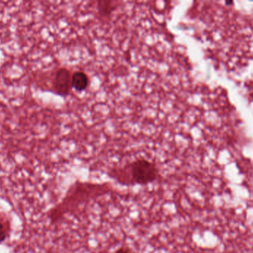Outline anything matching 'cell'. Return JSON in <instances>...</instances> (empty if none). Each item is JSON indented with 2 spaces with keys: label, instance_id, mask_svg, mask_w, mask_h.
I'll use <instances>...</instances> for the list:
<instances>
[{
  "label": "cell",
  "instance_id": "cell-4",
  "mask_svg": "<svg viewBox=\"0 0 253 253\" xmlns=\"http://www.w3.org/2000/svg\"><path fill=\"white\" fill-rule=\"evenodd\" d=\"M89 85L88 76L81 71L74 72L72 75V87L77 92H84Z\"/></svg>",
  "mask_w": 253,
  "mask_h": 253
},
{
  "label": "cell",
  "instance_id": "cell-5",
  "mask_svg": "<svg viewBox=\"0 0 253 253\" xmlns=\"http://www.w3.org/2000/svg\"><path fill=\"white\" fill-rule=\"evenodd\" d=\"M117 8V5L114 1L101 0L98 1L97 10L99 15L103 17H108L112 14L113 12Z\"/></svg>",
  "mask_w": 253,
  "mask_h": 253
},
{
  "label": "cell",
  "instance_id": "cell-8",
  "mask_svg": "<svg viewBox=\"0 0 253 253\" xmlns=\"http://www.w3.org/2000/svg\"><path fill=\"white\" fill-rule=\"evenodd\" d=\"M225 3L226 4H227V5H232V4H234V2H233V1H226Z\"/></svg>",
  "mask_w": 253,
  "mask_h": 253
},
{
  "label": "cell",
  "instance_id": "cell-2",
  "mask_svg": "<svg viewBox=\"0 0 253 253\" xmlns=\"http://www.w3.org/2000/svg\"><path fill=\"white\" fill-rule=\"evenodd\" d=\"M111 190L108 184L77 181L61 203L60 215L78 212L92 201L108 194Z\"/></svg>",
  "mask_w": 253,
  "mask_h": 253
},
{
  "label": "cell",
  "instance_id": "cell-6",
  "mask_svg": "<svg viewBox=\"0 0 253 253\" xmlns=\"http://www.w3.org/2000/svg\"><path fill=\"white\" fill-rule=\"evenodd\" d=\"M112 253H138L134 251L132 248L127 246V245H122L115 250Z\"/></svg>",
  "mask_w": 253,
  "mask_h": 253
},
{
  "label": "cell",
  "instance_id": "cell-7",
  "mask_svg": "<svg viewBox=\"0 0 253 253\" xmlns=\"http://www.w3.org/2000/svg\"><path fill=\"white\" fill-rule=\"evenodd\" d=\"M5 239V232L2 224H0V243Z\"/></svg>",
  "mask_w": 253,
  "mask_h": 253
},
{
  "label": "cell",
  "instance_id": "cell-3",
  "mask_svg": "<svg viewBox=\"0 0 253 253\" xmlns=\"http://www.w3.org/2000/svg\"><path fill=\"white\" fill-rule=\"evenodd\" d=\"M54 89L57 95L67 96L72 89V76L69 70L60 68L56 73L54 79Z\"/></svg>",
  "mask_w": 253,
  "mask_h": 253
},
{
  "label": "cell",
  "instance_id": "cell-1",
  "mask_svg": "<svg viewBox=\"0 0 253 253\" xmlns=\"http://www.w3.org/2000/svg\"><path fill=\"white\" fill-rule=\"evenodd\" d=\"M108 176L123 187H143L157 181L160 178V171L153 162L139 158L122 167L113 168Z\"/></svg>",
  "mask_w": 253,
  "mask_h": 253
}]
</instances>
